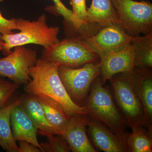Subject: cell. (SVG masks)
I'll return each instance as SVG.
<instances>
[{
	"instance_id": "5bb4252c",
	"label": "cell",
	"mask_w": 152,
	"mask_h": 152,
	"mask_svg": "<svg viewBox=\"0 0 152 152\" xmlns=\"http://www.w3.org/2000/svg\"><path fill=\"white\" fill-rule=\"evenodd\" d=\"M88 132L94 145L105 152H129L127 144L99 121L90 117Z\"/></svg>"
},
{
	"instance_id": "ffe728a7",
	"label": "cell",
	"mask_w": 152,
	"mask_h": 152,
	"mask_svg": "<svg viewBox=\"0 0 152 152\" xmlns=\"http://www.w3.org/2000/svg\"><path fill=\"white\" fill-rule=\"evenodd\" d=\"M152 135L144 126L132 129L126 140L129 152H152Z\"/></svg>"
},
{
	"instance_id": "8fae6325",
	"label": "cell",
	"mask_w": 152,
	"mask_h": 152,
	"mask_svg": "<svg viewBox=\"0 0 152 152\" xmlns=\"http://www.w3.org/2000/svg\"><path fill=\"white\" fill-rule=\"evenodd\" d=\"M90 116L75 115L70 116L63 137L69 144L71 151L96 152L87 134Z\"/></svg>"
},
{
	"instance_id": "277c9868",
	"label": "cell",
	"mask_w": 152,
	"mask_h": 152,
	"mask_svg": "<svg viewBox=\"0 0 152 152\" xmlns=\"http://www.w3.org/2000/svg\"><path fill=\"white\" fill-rule=\"evenodd\" d=\"M40 58L59 66L70 68L100 61L97 55L81 39L73 37H67L52 46L44 48Z\"/></svg>"
},
{
	"instance_id": "cb8c5ba5",
	"label": "cell",
	"mask_w": 152,
	"mask_h": 152,
	"mask_svg": "<svg viewBox=\"0 0 152 152\" xmlns=\"http://www.w3.org/2000/svg\"><path fill=\"white\" fill-rule=\"evenodd\" d=\"M70 4L74 15L81 26V28L84 27L86 25V0H70Z\"/></svg>"
},
{
	"instance_id": "9c48e42d",
	"label": "cell",
	"mask_w": 152,
	"mask_h": 152,
	"mask_svg": "<svg viewBox=\"0 0 152 152\" xmlns=\"http://www.w3.org/2000/svg\"><path fill=\"white\" fill-rule=\"evenodd\" d=\"M13 49L10 54L0 58V76L21 86L27 84L31 80L30 69L38 60L37 52L25 46Z\"/></svg>"
},
{
	"instance_id": "44dd1931",
	"label": "cell",
	"mask_w": 152,
	"mask_h": 152,
	"mask_svg": "<svg viewBox=\"0 0 152 152\" xmlns=\"http://www.w3.org/2000/svg\"><path fill=\"white\" fill-rule=\"evenodd\" d=\"M54 5L48 6L46 10L55 15L62 16L64 18V21L70 24L74 29H79L81 26L74 15L72 11L67 7L61 0H52Z\"/></svg>"
},
{
	"instance_id": "7a4b0ae2",
	"label": "cell",
	"mask_w": 152,
	"mask_h": 152,
	"mask_svg": "<svg viewBox=\"0 0 152 152\" xmlns=\"http://www.w3.org/2000/svg\"><path fill=\"white\" fill-rule=\"evenodd\" d=\"M100 76L93 82L90 94L83 106L90 117L104 123L126 143L128 134L126 129L127 124L117 107L111 93L104 87Z\"/></svg>"
},
{
	"instance_id": "52a82bcc",
	"label": "cell",
	"mask_w": 152,
	"mask_h": 152,
	"mask_svg": "<svg viewBox=\"0 0 152 152\" xmlns=\"http://www.w3.org/2000/svg\"><path fill=\"white\" fill-rule=\"evenodd\" d=\"M58 72L72 100L83 106L93 82L101 75L99 61L86 64L81 68L60 66Z\"/></svg>"
},
{
	"instance_id": "6da1fadb",
	"label": "cell",
	"mask_w": 152,
	"mask_h": 152,
	"mask_svg": "<svg viewBox=\"0 0 152 152\" xmlns=\"http://www.w3.org/2000/svg\"><path fill=\"white\" fill-rule=\"evenodd\" d=\"M58 67L54 63L38 58L35 65L30 69L31 80L26 85L25 91L28 94L56 101L69 116L88 114L85 107L75 103L69 96L59 75Z\"/></svg>"
},
{
	"instance_id": "5b68a950",
	"label": "cell",
	"mask_w": 152,
	"mask_h": 152,
	"mask_svg": "<svg viewBox=\"0 0 152 152\" xmlns=\"http://www.w3.org/2000/svg\"><path fill=\"white\" fill-rule=\"evenodd\" d=\"M131 72L118 74L109 81L117 107L124 118L127 124L132 129L145 126L143 109L133 86L131 80Z\"/></svg>"
},
{
	"instance_id": "484cf974",
	"label": "cell",
	"mask_w": 152,
	"mask_h": 152,
	"mask_svg": "<svg viewBox=\"0 0 152 152\" xmlns=\"http://www.w3.org/2000/svg\"><path fill=\"white\" fill-rule=\"evenodd\" d=\"M19 152H43L42 151L34 145L25 141H20Z\"/></svg>"
},
{
	"instance_id": "4fadbf2b",
	"label": "cell",
	"mask_w": 152,
	"mask_h": 152,
	"mask_svg": "<svg viewBox=\"0 0 152 152\" xmlns=\"http://www.w3.org/2000/svg\"><path fill=\"white\" fill-rule=\"evenodd\" d=\"M102 84L118 74L129 72L134 68V52L132 44L126 48L100 59Z\"/></svg>"
},
{
	"instance_id": "7c38bea8",
	"label": "cell",
	"mask_w": 152,
	"mask_h": 152,
	"mask_svg": "<svg viewBox=\"0 0 152 152\" xmlns=\"http://www.w3.org/2000/svg\"><path fill=\"white\" fill-rule=\"evenodd\" d=\"M131 80L142 106L144 123L152 134V69L134 68L131 72Z\"/></svg>"
},
{
	"instance_id": "ac0fdd59",
	"label": "cell",
	"mask_w": 152,
	"mask_h": 152,
	"mask_svg": "<svg viewBox=\"0 0 152 152\" xmlns=\"http://www.w3.org/2000/svg\"><path fill=\"white\" fill-rule=\"evenodd\" d=\"M36 97L40 102L55 134L64 135L69 116L56 101L49 98Z\"/></svg>"
},
{
	"instance_id": "d4e9b609",
	"label": "cell",
	"mask_w": 152,
	"mask_h": 152,
	"mask_svg": "<svg viewBox=\"0 0 152 152\" xmlns=\"http://www.w3.org/2000/svg\"><path fill=\"white\" fill-rule=\"evenodd\" d=\"M15 30H18V26L14 18L11 19L6 18L0 11V34H10L14 33L13 31Z\"/></svg>"
},
{
	"instance_id": "9a60e30c",
	"label": "cell",
	"mask_w": 152,
	"mask_h": 152,
	"mask_svg": "<svg viewBox=\"0 0 152 152\" xmlns=\"http://www.w3.org/2000/svg\"><path fill=\"white\" fill-rule=\"evenodd\" d=\"M10 122L12 133L16 141L28 142L42 151L37 137V129L23 109L21 104L12 110Z\"/></svg>"
},
{
	"instance_id": "603a6c76",
	"label": "cell",
	"mask_w": 152,
	"mask_h": 152,
	"mask_svg": "<svg viewBox=\"0 0 152 152\" xmlns=\"http://www.w3.org/2000/svg\"><path fill=\"white\" fill-rule=\"evenodd\" d=\"M21 85L7 80L0 76V109L9 103V101Z\"/></svg>"
},
{
	"instance_id": "3957f363",
	"label": "cell",
	"mask_w": 152,
	"mask_h": 152,
	"mask_svg": "<svg viewBox=\"0 0 152 152\" xmlns=\"http://www.w3.org/2000/svg\"><path fill=\"white\" fill-rule=\"evenodd\" d=\"M14 20L20 31L10 34H0V39L4 43L3 54H10L16 47L35 44L48 48L60 42L58 38L59 28L49 26L45 14L41 15L36 20L23 18H14Z\"/></svg>"
},
{
	"instance_id": "4316f807",
	"label": "cell",
	"mask_w": 152,
	"mask_h": 152,
	"mask_svg": "<svg viewBox=\"0 0 152 152\" xmlns=\"http://www.w3.org/2000/svg\"><path fill=\"white\" fill-rule=\"evenodd\" d=\"M4 42L0 39V51H2L3 49H4Z\"/></svg>"
},
{
	"instance_id": "30bf717a",
	"label": "cell",
	"mask_w": 152,
	"mask_h": 152,
	"mask_svg": "<svg viewBox=\"0 0 152 152\" xmlns=\"http://www.w3.org/2000/svg\"><path fill=\"white\" fill-rule=\"evenodd\" d=\"M115 23L118 24V17L111 0H92L87 9L86 25L76 30L75 32L79 36L89 35L105 26Z\"/></svg>"
},
{
	"instance_id": "e0dca14e",
	"label": "cell",
	"mask_w": 152,
	"mask_h": 152,
	"mask_svg": "<svg viewBox=\"0 0 152 152\" xmlns=\"http://www.w3.org/2000/svg\"><path fill=\"white\" fill-rule=\"evenodd\" d=\"M24 95L0 109V147L7 152H19L11 129L10 117L12 110L22 103Z\"/></svg>"
},
{
	"instance_id": "8992f818",
	"label": "cell",
	"mask_w": 152,
	"mask_h": 152,
	"mask_svg": "<svg viewBox=\"0 0 152 152\" xmlns=\"http://www.w3.org/2000/svg\"><path fill=\"white\" fill-rule=\"evenodd\" d=\"M118 24L130 35L137 37L152 32V4L146 0H111Z\"/></svg>"
},
{
	"instance_id": "d6986e66",
	"label": "cell",
	"mask_w": 152,
	"mask_h": 152,
	"mask_svg": "<svg viewBox=\"0 0 152 152\" xmlns=\"http://www.w3.org/2000/svg\"><path fill=\"white\" fill-rule=\"evenodd\" d=\"M131 44L134 52V68L152 69V32L134 37Z\"/></svg>"
},
{
	"instance_id": "2e32d148",
	"label": "cell",
	"mask_w": 152,
	"mask_h": 152,
	"mask_svg": "<svg viewBox=\"0 0 152 152\" xmlns=\"http://www.w3.org/2000/svg\"><path fill=\"white\" fill-rule=\"evenodd\" d=\"M21 105L37 129V134L47 137L55 134L37 98L32 95H24Z\"/></svg>"
},
{
	"instance_id": "7402d4cb",
	"label": "cell",
	"mask_w": 152,
	"mask_h": 152,
	"mask_svg": "<svg viewBox=\"0 0 152 152\" xmlns=\"http://www.w3.org/2000/svg\"><path fill=\"white\" fill-rule=\"evenodd\" d=\"M46 142L40 144L43 152H69L67 142L63 136L54 134L48 137Z\"/></svg>"
},
{
	"instance_id": "ba28073f",
	"label": "cell",
	"mask_w": 152,
	"mask_h": 152,
	"mask_svg": "<svg viewBox=\"0 0 152 152\" xmlns=\"http://www.w3.org/2000/svg\"><path fill=\"white\" fill-rule=\"evenodd\" d=\"M76 37L81 39L100 59L126 48L134 38L117 23L105 26L93 34Z\"/></svg>"
}]
</instances>
